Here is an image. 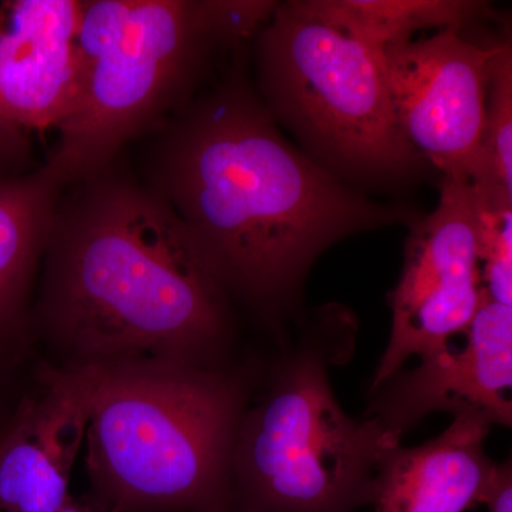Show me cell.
I'll return each mask as SVG.
<instances>
[{"mask_svg": "<svg viewBox=\"0 0 512 512\" xmlns=\"http://www.w3.org/2000/svg\"><path fill=\"white\" fill-rule=\"evenodd\" d=\"M220 79L137 140V177L167 202L235 308L278 332L340 239L420 220L339 180L279 133L242 49Z\"/></svg>", "mask_w": 512, "mask_h": 512, "instance_id": "1", "label": "cell"}, {"mask_svg": "<svg viewBox=\"0 0 512 512\" xmlns=\"http://www.w3.org/2000/svg\"><path fill=\"white\" fill-rule=\"evenodd\" d=\"M30 332L36 355L59 369L146 359L227 367L237 318L177 215L120 157L60 191Z\"/></svg>", "mask_w": 512, "mask_h": 512, "instance_id": "2", "label": "cell"}, {"mask_svg": "<svg viewBox=\"0 0 512 512\" xmlns=\"http://www.w3.org/2000/svg\"><path fill=\"white\" fill-rule=\"evenodd\" d=\"M86 369L84 497L97 510L232 512V450L259 366L146 359Z\"/></svg>", "mask_w": 512, "mask_h": 512, "instance_id": "3", "label": "cell"}, {"mask_svg": "<svg viewBox=\"0 0 512 512\" xmlns=\"http://www.w3.org/2000/svg\"><path fill=\"white\" fill-rule=\"evenodd\" d=\"M278 3L80 0L79 87L43 167L62 185L116 163L130 144L204 86L215 57L237 52Z\"/></svg>", "mask_w": 512, "mask_h": 512, "instance_id": "4", "label": "cell"}, {"mask_svg": "<svg viewBox=\"0 0 512 512\" xmlns=\"http://www.w3.org/2000/svg\"><path fill=\"white\" fill-rule=\"evenodd\" d=\"M348 311L320 309L295 345L259 366L231 457L232 512H353L372 504L377 467L400 437L353 419L329 366L352 342Z\"/></svg>", "mask_w": 512, "mask_h": 512, "instance_id": "5", "label": "cell"}, {"mask_svg": "<svg viewBox=\"0 0 512 512\" xmlns=\"http://www.w3.org/2000/svg\"><path fill=\"white\" fill-rule=\"evenodd\" d=\"M256 35V92L306 156L352 187L423 170L397 126L383 49L330 25L306 0L278 3Z\"/></svg>", "mask_w": 512, "mask_h": 512, "instance_id": "6", "label": "cell"}, {"mask_svg": "<svg viewBox=\"0 0 512 512\" xmlns=\"http://www.w3.org/2000/svg\"><path fill=\"white\" fill-rule=\"evenodd\" d=\"M383 50L394 116L407 143L443 180L504 188L484 146L495 46L481 47L460 30L441 29Z\"/></svg>", "mask_w": 512, "mask_h": 512, "instance_id": "7", "label": "cell"}, {"mask_svg": "<svg viewBox=\"0 0 512 512\" xmlns=\"http://www.w3.org/2000/svg\"><path fill=\"white\" fill-rule=\"evenodd\" d=\"M478 195L466 181L443 180L439 205L410 225L403 274L390 296L392 332L370 393L420 359L466 333L484 288L478 266Z\"/></svg>", "mask_w": 512, "mask_h": 512, "instance_id": "8", "label": "cell"}, {"mask_svg": "<svg viewBox=\"0 0 512 512\" xmlns=\"http://www.w3.org/2000/svg\"><path fill=\"white\" fill-rule=\"evenodd\" d=\"M464 335V348L447 346L380 384L370 393L366 417L400 439L433 412H477L493 426L511 427L512 306L494 302L484 289Z\"/></svg>", "mask_w": 512, "mask_h": 512, "instance_id": "9", "label": "cell"}, {"mask_svg": "<svg viewBox=\"0 0 512 512\" xmlns=\"http://www.w3.org/2000/svg\"><path fill=\"white\" fill-rule=\"evenodd\" d=\"M89 369L37 356L32 382L0 446V512H57L89 423Z\"/></svg>", "mask_w": 512, "mask_h": 512, "instance_id": "10", "label": "cell"}, {"mask_svg": "<svg viewBox=\"0 0 512 512\" xmlns=\"http://www.w3.org/2000/svg\"><path fill=\"white\" fill-rule=\"evenodd\" d=\"M80 0L0 5V120L20 130L56 128L79 87Z\"/></svg>", "mask_w": 512, "mask_h": 512, "instance_id": "11", "label": "cell"}, {"mask_svg": "<svg viewBox=\"0 0 512 512\" xmlns=\"http://www.w3.org/2000/svg\"><path fill=\"white\" fill-rule=\"evenodd\" d=\"M491 426L484 414L461 412L437 439L390 448L377 467L376 512H466L484 504L500 466L485 453Z\"/></svg>", "mask_w": 512, "mask_h": 512, "instance_id": "12", "label": "cell"}, {"mask_svg": "<svg viewBox=\"0 0 512 512\" xmlns=\"http://www.w3.org/2000/svg\"><path fill=\"white\" fill-rule=\"evenodd\" d=\"M62 185L43 165L0 173V355L35 359L30 313Z\"/></svg>", "mask_w": 512, "mask_h": 512, "instance_id": "13", "label": "cell"}, {"mask_svg": "<svg viewBox=\"0 0 512 512\" xmlns=\"http://www.w3.org/2000/svg\"><path fill=\"white\" fill-rule=\"evenodd\" d=\"M306 5L330 25L380 49L412 40L420 29L461 30L490 10L471 0H306Z\"/></svg>", "mask_w": 512, "mask_h": 512, "instance_id": "14", "label": "cell"}, {"mask_svg": "<svg viewBox=\"0 0 512 512\" xmlns=\"http://www.w3.org/2000/svg\"><path fill=\"white\" fill-rule=\"evenodd\" d=\"M476 188V187H474ZM478 261L484 262L483 288L494 302L512 306V195L500 188L477 190Z\"/></svg>", "mask_w": 512, "mask_h": 512, "instance_id": "15", "label": "cell"}, {"mask_svg": "<svg viewBox=\"0 0 512 512\" xmlns=\"http://www.w3.org/2000/svg\"><path fill=\"white\" fill-rule=\"evenodd\" d=\"M485 153L505 190L512 194V52L495 46L488 80Z\"/></svg>", "mask_w": 512, "mask_h": 512, "instance_id": "16", "label": "cell"}, {"mask_svg": "<svg viewBox=\"0 0 512 512\" xmlns=\"http://www.w3.org/2000/svg\"><path fill=\"white\" fill-rule=\"evenodd\" d=\"M36 357L29 362H22L0 355V434L9 426L18 410L20 400L28 392L33 370L29 379H23V375L33 366Z\"/></svg>", "mask_w": 512, "mask_h": 512, "instance_id": "17", "label": "cell"}, {"mask_svg": "<svg viewBox=\"0 0 512 512\" xmlns=\"http://www.w3.org/2000/svg\"><path fill=\"white\" fill-rule=\"evenodd\" d=\"M20 131V128L0 120V173L29 170L20 165L28 156L25 138Z\"/></svg>", "mask_w": 512, "mask_h": 512, "instance_id": "18", "label": "cell"}, {"mask_svg": "<svg viewBox=\"0 0 512 512\" xmlns=\"http://www.w3.org/2000/svg\"><path fill=\"white\" fill-rule=\"evenodd\" d=\"M490 512H512V466L511 461L498 466L493 487L485 498Z\"/></svg>", "mask_w": 512, "mask_h": 512, "instance_id": "19", "label": "cell"}, {"mask_svg": "<svg viewBox=\"0 0 512 512\" xmlns=\"http://www.w3.org/2000/svg\"><path fill=\"white\" fill-rule=\"evenodd\" d=\"M57 512H100L86 497L74 498L70 495L69 500Z\"/></svg>", "mask_w": 512, "mask_h": 512, "instance_id": "20", "label": "cell"}, {"mask_svg": "<svg viewBox=\"0 0 512 512\" xmlns=\"http://www.w3.org/2000/svg\"><path fill=\"white\" fill-rule=\"evenodd\" d=\"M5 431H3L2 434H0V446H2V441H3V436H5Z\"/></svg>", "mask_w": 512, "mask_h": 512, "instance_id": "21", "label": "cell"}]
</instances>
